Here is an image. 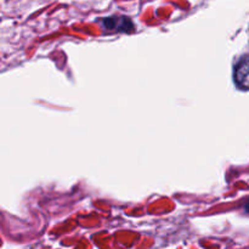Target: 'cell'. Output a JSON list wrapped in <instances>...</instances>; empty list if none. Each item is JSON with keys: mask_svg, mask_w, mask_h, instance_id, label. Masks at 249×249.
<instances>
[{"mask_svg": "<svg viewBox=\"0 0 249 249\" xmlns=\"http://www.w3.org/2000/svg\"><path fill=\"white\" fill-rule=\"evenodd\" d=\"M235 82L241 89L249 90V56L243 57L236 66Z\"/></svg>", "mask_w": 249, "mask_h": 249, "instance_id": "cell-1", "label": "cell"}, {"mask_svg": "<svg viewBox=\"0 0 249 249\" xmlns=\"http://www.w3.org/2000/svg\"><path fill=\"white\" fill-rule=\"evenodd\" d=\"M104 27L108 31L129 32L133 29V22L124 16L107 17L104 21Z\"/></svg>", "mask_w": 249, "mask_h": 249, "instance_id": "cell-2", "label": "cell"}, {"mask_svg": "<svg viewBox=\"0 0 249 249\" xmlns=\"http://www.w3.org/2000/svg\"><path fill=\"white\" fill-rule=\"evenodd\" d=\"M245 209H246V212H247V213H249V202L245 206Z\"/></svg>", "mask_w": 249, "mask_h": 249, "instance_id": "cell-3", "label": "cell"}]
</instances>
